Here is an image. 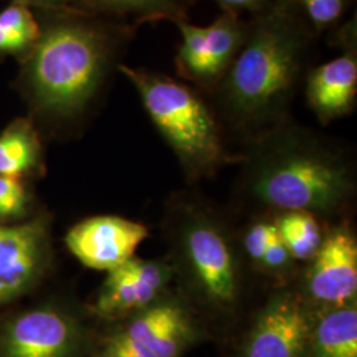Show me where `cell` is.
<instances>
[{"label":"cell","mask_w":357,"mask_h":357,"mask_svg":"<svg viewBox=\"0 0 357 357\" xmlns=\"http://www.w3.org/2000/svg\"><path fill=\"white\" fill-rule=\"evenodd\" d=\"M248 19L241 51L206 97L220 123L252 141L289 121L319 38L294 0H274L266 11Z\"/></svg>","instance_id":"1"},{"label":"cell","mask_w":357,"mask_h":357,"mask_svg":"<svg viewBox=\"0 0 357 357\" xmlns=\"http://www.w3.org/2000/svg\"><path fill=\"white\" fill-rule=\"evenodd\" d=\"M246 174L255 197L281 212L331 215L354 190L344 147L289 121L249 141Z\"/></svg>","instance_id":"2"},{"label":"cell","mask_w":357,"mask_h":357,"mask_svg":"<svg viewBox=\"0 0 357 357\" xmlns=\"http://www.w3.org/2000/svg\"><path fill=\"white\" fill-rule=\"evenodd\" d=\"M138 28L125 22L102 24L85 15H68L35 43L29 81L41 109L70 118L98 96Z\"/></svg>","instance_id":"3"},{"label":"cell","mask_w":357,"mask_h":357,"mask_svg":"<svg viewBox=\"0 0 357 357\" xmlns=\"http://www.w3.org/2000/svg\"><path fill=\"white\" fill-rule=\"evenodd\" d=\"M183 169L191 178L211 175L229 160L222 128L208 97L190 84L149 68L118 66Z\"/></svg>","instance_id":"4"},{"label":"cell","mask_w":357,"mask_h":357,"mask_svg":"<svg viewBox=\"0 0 357 357\" xmlns=\"http://www.w3.org/2000/svg\"><path fill=\"white\" fill-rule=\"evenodd\" d=\"M174 234L176 266L193 299L213 314L231 312L241 293L237 253L215 218L185 211Z\"/></svg>","instance_id":"5"},{"label":"cell","mask_w":357,"mask_h":357,"mask_svg":"<svg viewBox=\"0 0 357 357\" xmlns=\"http://www.w3.org/2000/svg\"><path fill=\"white\" fill-rule=\"evenodd\" d=\"M175 24L181 36L175 54L178 79L209 96L241 51L249 35V19L221 11L208 26L192 24L190 19Z\"/></svg>","instance_id":"6"},{"label":"cell","mask_w":357,"mask_h":357,"mask_svg":"<svg viewBox=\"0 0 357 357\" xmlns=\"http://www.w3.org/2000/svg\"><path fill=\"white\" fill-rule=\"evenodd\" d=\"M330 33L332 44L342 53L327 63L312 65L303 82L307 105L323 125L352 113L356 106V15Z\"/></svg>","instance_id":"7"},{"label":"cell","mask_w":357,"mask_h":357,"mask_svg":"<svg viewBox=\"0 0 357 357\" xmlns=\"http://www.w3.org/2000/svg\"><path fill=\"white\" fill-rule=\"evenodd\" d=\"M312 326L299 296L277 294L258 314L241 357H306Z\"/></svg>","instance_id":"8"},{"label":"cell","mask_w":357,"mask_h":357,"mask_svg":"<svg viewBox=\"0 0 357 357\" xmlns=\"http://www.w3.org/2000/svg\"><path fill=\"white\" fill-rule=\"evenodd\" d=\"M147 237L149 229L141 222L97 216L76 224L68 231L65 243L82 265L109 273L134 258Z\"/></svg>","instance_id":"9"},{"label":"cell","mask_w":357,"mask_h":357,"mask_svg":"<svg viewBox=\"0 0 357 357\" xmlns=\"http://www.w3.org/2000/svg\"><path fill=\"white\" fill-rule=\"evenodd\" d=\"M310 262L305 281L308 299L326 310L356 302L357 243L349 230L330 231Z\"/></svg>","instance_id":"10"},{"label":"cell","mask_w":357,"mask_h":357,"mask_svg":"<svg viewBox=\"0 0 357 357\" xmlns=\"http://www.w3.org/2000/svg\"><path fill=\"white\" fill-rule=\"evenodd\" d=\"M172 275L167 264L134 257L107 273L94 311L103 318L137 314L160 299Z\"/></svg>","instance_id":"11"},{"label":"cell","mask_w":357,"mask_h":357,"mask_svg":"<svg viewBox=\"0 0 357 357\" xmlns=\"http://www.w3.org/2000/svg\"><path fill=\"white\" fill-rule=\"evenodd\" d=\"M45 258L41 221L0 227V305L10 302L38 278Z\"/></svg>","instance_id":"12"},{"label":"cell","mask_w":357,"mask_h":357,"mask_svg":"<svg viewBox=\"0 0 357 357\" xmlns=\"http://www.w3.org/2000/svg\"><path fill=\"white\" fill-rule=\"evenodd\" d=\"M75 342L69 319L52 310H38L17 318L7 331V357H68Z\"/></svg>","instance_id":"13"},{"label":"cell","mask_w":357,"mask_h":357,"mask_svg":"<svg viewBox=\"0 0 357 357\" xmlns=\"http://www.w3.org/2000/svg\"><path fill=\"white\" fill-rule=\"evenodd\" d=\"M188 312L172 301H156L134 315L123 333L158 357H178L193 339Z\"/></svg>","instance_id":"14"},{"label":"cell","mask_w":357,"mask_h":357,"mask_svg":"<svg viewBox=\"0 0 357 357\" xmlns=\"http://www.w3.org/2000/svg\"><path fill=\"white\" fill-rule=\"evenodd\" d=\"M310 357H357L356 302L324 310L314 321L310 336Z\"/></svg>","instance_id":"15"},{"label":"cell","mask_w":357,"mask_h":357,"mask_svg":"<svg viewBox=\"0 0 357 357\" xmlns=\"http://www.w3.org/2000/svg\"><path fill=\"white\" fill-rule=\"evenodd\" d=\"M88 11L121 19L128 24H156L159 22L176 23L190 19L192 7L188 0H78Z\"/></svg>","instance_id":"16"},{"label":"cell","mask_w":357,"mask_h":357,"mask_svg":"<svg viewBox=\"0 0 357 357\" xmlns=\"http://www.w3.org/2000/svg\"><path fill=\"white\" fill-rule=\"evenodd\" d=\"M294 261H311L323 243V233L317 216L308 212H282L273 221Z\"/></svg>","instance_id":"17"},{"label":"cell","mask_w":357,"mask_h":357,"mask_svg":"<svg viewBox=\"0 0 357 357\" xmlns=\"http://www.w3.org/2000/svg\"><path fill=\"white\" fill-rule=\"evenodd\" d=\"M38 158V139L24 122L15 123L0 135V176L20 178Z\"/></svg>","instance_id":"18"},{"label":"cell","mask_w":357,"mask_h":357,"mask_svg":"<svg viewBox=\"0 0 357 357\" xmlns=\"http://www.w3.org/2000/svg\"><path fill=\"white\" fill-rule=\"evenodd\" d=\"M312 32L320 38L342 24L355 0H294Z\"/></svg>","instance_id":"19"},{"label":"cell","mask_w":357,"mask_h":357,"mask_svg":"<svg viewBox=\"0 0 357 357\" xmlns=\"http://www.w3.org/2000/svg\"><path fill=\"white\" fill-rule=\"evenodd\" d=\"M275 231V224L270 221H257L245 231L243 249L255 266H259Z\"/></svg>","instance_id":"20"},{"label":"cell","mask_w":357,"mask_h":357,"mask_svg":"<svg viewBox=\"0 0 357 357\" xmlns=\"http://www.w3.org/2000/svg\"><path fill=\"white\" fill-rule=\"evenodd\" d=\"M0 26H7L29 41V44L36 43L41 29L38 28L32 13L23 4H13L0 13Z\"/></svg>","instance_id":"21"},{"label":"cell","mask_w":357,"mask_h":357,"mask_svg":"<svg viewBox=\"0 0 357 357\" xmlns=\"http://www.w3.org/2000/svg\"><path fill=\"white\" fill-rule=\"evenodd\" d=\"M26 205V190L20 178L0 176V218L20 216Z\"/></svg>","instance_id":"22"},{"label":"cell","mask_w":357,"mask_h":357,"mask_svg":"<svg viewBox=\"0 0 357 357\" xmlns=\"http://www.w3.org/2000/svg\"><path fill=\"white\" fill-rule=\"evenodd\" d=\"M294 262L295 261L293 257L290 255L289 249L286 248L277 229L273 240L268 243V249L258 268L271 275H282L290 271V268H293Z\"/></svg>","instance_id":"23"},{"label":"cell","mask_w":357,"mask_h":357,"mask_svg":"<svg viewBox=\"0 0 357 357\" xmlns=\"http://www.w3.org/2000/svg\"><path fill=\"white\" fill-rule=\"evenodd\" d=\"M105 357H158L143 345L130 339L123 332L110 339L105 349Z\"/></svg>","instance_id":"24"},{"label":"cell","mask_w":357,"mask_h":357,"mask_svg":"<svg viewBox=\"0 0 357 357\" xmlns=\"http://www.w3.org/2000/svg\"><path fill=\"white\" fill-rule=\"evenodd\" d=\"M199 1L202 0H188L191 7ZM211 1L216 3L217 6L221 8V11H230L243 16L246 13L248 17H252L266 11L274 0H211Z\"/></svg>","instance_id":"25"},{"label":"cell","mask_w":357,"mask_h":357,"mask_svg":"<svg viewBox=\"0 0 357 357\" xmlns=\"http://www.w3.org/2000/svg\"><path fill=\"white\" fill-rule=\"evenodd\" d=\"M26 45H29V41L24 36L7 26H0V52L13 53L24 50Z\"/></svg>","instance_id":"26"},{"label":"cell","mask_w":357,"mask_h":357,"mask_svg":"<svg viewBox=\"0 0 357 357\" xmlns=\"http://www.w3.org/2000/svg\"><path fill=\"white\" fill-rule=\"evenodd\" d=\"M78 0H16L17 4H36V6H45V7H64L66 4Z\"/></svg>","instance_id":"27"}]
</instances>
